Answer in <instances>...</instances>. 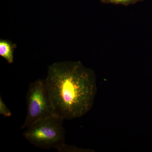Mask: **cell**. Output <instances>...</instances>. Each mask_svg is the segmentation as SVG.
<instances>
[{"label":"cell","mask_w":152,"mask_h":152,"mask_svg":"<svg viewBox=\"0 0 152 152\" xmlns=\"http://www.w3.org/2000/svg\"><path fill=\"white\" fill-rule=\"evenodd\" d=\"M45 81L58 116L72 120L84 115L91 110L96 93V76L80 62L52 64L48 67Z\"/></svg>","instance_id":"1"},{"label":"cell","mask_w":152,"mask_h":152,"mask_svg":"<svg viewBox=\"0 0 152 152\" xmlns=\"http://www.w3.org/2000/svg\"><path fill=\"white\" fill-rule=\"evenodd\" d=\"M57 115L48 117L26 129L23 136L29 142L42 149H56L65 143L64 121Z\"/></svg>","instance_id":"2"},{"label":"cell","mask_w":152,"mask_h":152,"mask_svg":"<svg viewBox=\"0 0 152 152\" xmlns=\"http://www.w3.org/2000/svg\"><path fill=\"white\" fill-rule=\"evenodd\" d=\"M26 100L27 113L21 127L22 129L40 120L56 115L45 80L39 79L30 84Z\"/></svg>","instance_id":"3"},{"label":"cell","mask_w":152,"mask_h":152,"mask_svg":"<svg viewBox=\"0 0 152 152\" xmlns=\"http://www.w3.org/2000/svg\"><path fill=\"white\" fill-rule=\"evenodd\" d=\"M16 45L11 41L1 39L0 40V56L7 60L9 64H12L14 61V50Z\"/></svg>","instance_id":"4"},{"label":"cell","mask_w":152,"mask_h":152,"mask_svg":"<svg viewBox=\"0 0 152 152\" xmlns=\"http://www.w3.org/2000/svg\"><path fill=\"white\" fill-rule=\"evenodd\" d=\"M143 1L144 0H100L101 2L103 4L121 5L124 6L134 4L136 3L142 1Z\"/></svg>","instance_id":"5"},{"label":"cell","mask_w":152,"mask_h":152,"mask_svg":"<svg viewBox=\"0 0 152 152\" xmlns=\"http://www.w3.org/2000/svg\"><path fill=\"white\" fill-rule=\"evenodd\" d=\"M0 114L5 118L12 115V112L4 102L1 96H0Z\"/></svg>","instance_id":"6"},{"label":"cell","mask_w":152,"mask_h":152,"mask_svg":"<svg viewBox=\"0 0 152 152\" xmlns=\"http://www.w3.org/2000/svg\"><path fill=\"white\" fill-rule=\"evenodd\" d=\"M83 151V149H81L73 146L69 145L65 143L58 151L61 152H72Z\"/></svg>","instance_id":"7"}]
</instances>
